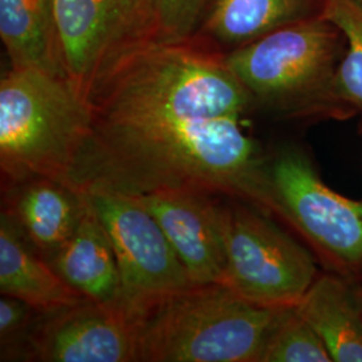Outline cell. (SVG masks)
Instances as JSON below:
<instances>
[{"label": "cell", "instance_id": "obj_2", "mask_svg": "<svg viewBox=\"0 0 362 362\" xmlns=\"http://www.w3.org/2000/svg\"><path fill=\"white\" fill-rule=\"evenodd\" d=\"M91 119L243 117L251 97L226 54L194 38L156 40L109 66L85 91Z\"/></svg>", "mask_w": 362, "mask_h": 362}, {"label": "cell", "instance_id": "obj_18", "mask_svg": "<svg viewBox=\"0 0 362 362\" xmlns=\"http://www.w3.org/2000/svg\"><path fill=\"white\" fill-rule=\"evenodd\" d=\"M325 16L346 40L337 69V93L354 115L362 116V8L351 0H326Z\"/></svg>", "mask_w": 362, "mask_h": 362}, {"label": "cell", "instance_id": "obj_23", "mask_svg": "<svg viewBox=\"0 0 362 362\" xmlns=\"http://www.w3.org/2000/svg\"><path fill=\"white\" fill-rule=\"evenodd\" d=\"M353 3H356L358 7H361L362 8V0H351Z\"/></svg>", "mask_w": 362, "mask_h": 362}, {"label": "cell", "instance_id": "obj_3", "mask_svg": "<svg viewBox=\"0 0 362 362\" xmlns=\"http://www.w3.org/2000/svg\"><path fill=\"white\" fill-rule=\"evenodd\" d=\"M346 49L326 16L281 28L226 54L254 107L285 119L354 116L339 98L336 74Z\"/></svg>", "mask_w": 362, "mask_h": 362}, {"label": "cell", "instance_id": "obj_20", "mask_svg": "<svg viewBox=\"0 0 362 362\" xmlns=\"http://www.w3.org/2000/svg\"><path fill=\"white\" fill-rule=\"evenodd\" d=\"M39 311L25 302L10 297L0 298V356L1 361L22 360L27 338Z\"/></svg>", "mask_w": 362, "mask_h": 362}, {"label": "cell", "instance_id": "obj_10", "mask_svg": "<svg viewBox=\"0 0 362 362\" xmlns=\"http://www.w3.org/2000/svg\"><path fill=\"white\" fill-rule=\"evenodd\" d=\"M22 361L139 362V318L90 300L39 313Z\"/></svg>", "mask_w": 362, "mask_h": 362}, {"label": "cell", "instance_id": "obj_4", "mask_svg": "<svg viewBox=\"0 0 362 362\" xmlns=\"http://www.w3.org/2000/svg\"><path fill=\"white\" fill-rule=\"evenodd\" d=\"M90 128V106L70 78L10 67L0 81L1 184L65 182Z\"/></svg>", "mask_w": 362, "mask_h": 362}, {"label": "cell", "instance_id": "obj_5", "mask_svg": "<svg viewBox=\"0 0 362 362\" xmlns=\"http://www.w3.org/2000/svg\"><path fill=\"white\" fill-rule=\"evenodd\" d=\"M284 309L254 303L226 286H192L139 318V362H259Z\"/></svg>", "mask_w": 362, "mask_h": 362}, {"label": "cell", "instance_id": "obj_15", "mask_svg": "<svg viewBox=\"0 0 362 362\" xmlns=\"http://www.w3.org/2000/svg\"><path fill=\"white\" fill-rule=\"evenodd\" d=\"M0 293L25 302L39 313L88 302L66 284L52 263L28 243L3 211L0 219Z\"/></svg>", "mask_w": 362, "mask_h": 362}, {"label": "cell", "instance_id": "obj_17", "mask_svg": "<svg viewBox=\"0 0 362 362\" xmlns=\"http://www.w3.org/2000/svg\"><path fill=\"white\" fill-rule=\"evenodd\" d=\"M296 310L322 339L333 361L362 362V314L348 278L320 274Z\"/></svg>", "mask_w": 362, "mask_h": 362}, {"label": "cell", "instance_id": "obj_1", "mask_svg": "<svg viewBox=\"0 0 362 362\" xmlns=\"http://www.w3.org/2000/svg\"><path fill=\"white\" fill-rule=\"evenodd\" d=\"M266 160L242 117L91 119L65 182L82 194L132 197L197 189L264 209Z\"/></svg>", "mask_w": 362, "mask_h": 362}, {"label": "cell", "instance_id": "obj_16", "mask_svg": "<svg viewBox=\"0 0 362 362\" xmlns=\"http://www.w3.org/2000/svg\"><path fill=\"white\" fill-rule=\"evenodd\" d=\"M0 37L10 67L67 77L57 0H0Z\"/></svg>", "mask_w": 362, "mask_h": 362}, {"label": "cell", "instance_id": "obj_11", "mask_svg": "<svg viewBox=\"0 0 362 362\" xmlns=\"http://www.w3.org/2000/svg\"><path fill=\"white\" fill-rule=\"evenodd\" d=\"M197 189L136 197L160 224L194 285H221L226 274L223 204Z\"/></svg>", "mask_w": 362, "mask_h": 362}, {"label": "cell", "instance_id": "obj_6", "mask_svg": "<svg viewBox=\"0 0 362 362\" xmlns=\"http://www.w3.org/2000/svg\"><path fill=\"white\" fill-rule=\"evenodd\" d=\"M264 209L348 279L362 272V202L330 189L297 146L267 156Z\"/></svg>", "mask_w": 362, "mask_h": 362}, {"label": "cell", "instance_id": "obj_14", "mask_svg": "<svg viewBox=\"0 0 362 362\" xmlns=\"http://www.w3.org/2000/svg\"><path fill=\"white\" fill-rule=\"evenodd\" d=\"M86 199L76 231L49 262L66 284L88 300L121 306L116 252L103 221Z\"/></svg>", "mask_w": 362, "mask_h": 362}, {"label": "cell", "instance_id": "obj_22", "mask_svg": "<svg viewBox=\"0 0 362 362\" xmlns=\"http://www.w3.org/2000/svg\"><path fill=\"white\" fill-rule=\"evenodd\" d=\"M349 281H351L350 284L353 286V290H354V294L357 298V302H358V306H360L362 314V272H360L358 275H356L354 278H351Z\"/></svg>", "mask_w": 362, "mask_h": 362}, {"label": "cell", "instance_id": "obj_19", "mask_svg": "<svg viewBox=\"0 0 362 362\" xmlns=\"http://www.w3.org/2000/svg\"><path fill=\"white\" fill-rule=\"evenodd\" d=\"M322 339L294 308H286L272 326L259 362H332Z\"/></svg>", "mask_w": 362, "mask_h": 362}, {"label": "cell", "instance_id": "obj_13", "mask_svg": "<svg viewBox=\"0 0 362 362\" xmlns=\"http://www.w3.org/2000/svg\"><path fill=\"white\" fill-rule=\"evenodd\" d=\"M326 0H208L192 37L228 54L291 25L324 16Z\"/></svg>", "mask_w": 362, "mask_h": 362}, {"label": "cell", "instance_id": "obj_8", "mask_svg": "<svg viewBox=\"0 0 362 362\" xmlns=\"http://www.w3.org/2000/svg\"><path fill=\"white\" fill-rule=\"evenodd\" d=\"M86 196L116 252L121 308L140 318L160 299L196 286L157 220L136 197Z\"/></svg>", "mask_w": 362, "mask_h": 362}, {"label": "cell", "instance_id": "obj_21", "mask_svg": "<svg viewBox=\"0 0 362 362\" xmlns=\"http://www.w3.org/2000/svg\"><path fill=\"white\" fill-rule=\"evenodd\" d=\"M208 0H157L160 40H181L194 34Z\"/></svg>", "mask_w": 362, "mask_h": 362}, {"label": "cell", "instance_id": "obj_7", "mask_svg": "<svg viewBox=\"0 0 362 362\" xmlns=\"http://www.w3.org/2000/svg\"><path fill=\"white\" fill-rule=\"evenodd\" d=\"M272 214L239 199L223 204L226 274L221 285L269 308H294L320 275L315 259Z\"/></svg>", "mask_w": 362, "mask_h": 362}, {"label": "cell", "instance_id": "obj_12", "mask_svg": "<svg viewBox=\"0 0 362 362\" xmlns=\"http://www.w3.org/2000/svg\"><path fill=\"white\" fill-rule=\"evenodd\" d=\"M86 196L64 181L34 177L3 185V208L19 231L47 260L77 228Z\"/></svg>", "mask_w": 362, "mask_h": 362}, {"label": "cell", "instance_id": "obj_9", "mask_svg": "<svg viewBox=\"0 0 362 362\" xmlns=\"http://www.w3.org/2000/svg\"><path fill=\"white\" fill-rule=\"evenodd\" d=\"M57 19L67 77L82 94L118 59L160 40L157 0H57Z\"/></svg>", "mask_w": 362, "mask_h": 362}]
</instances>
